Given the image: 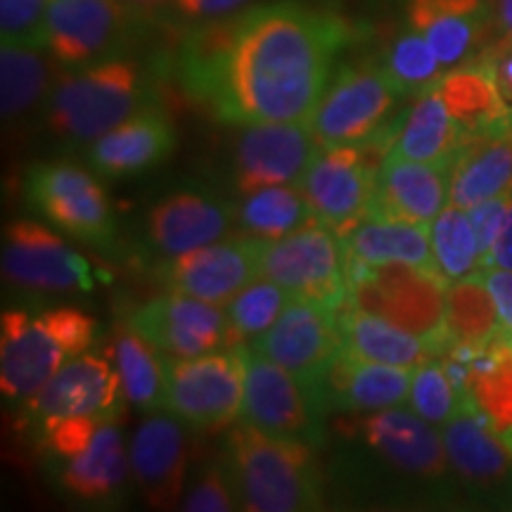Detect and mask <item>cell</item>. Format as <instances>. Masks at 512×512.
<instances>
[{
	"mask_svg": "<svg viewBox=\"0 0 512 512\" xmlns=\"http://www.w3.org/2000/svg\"><path fill=\"white\" fill-rule=\"evenodd\" d=\"M238 128L230 169L240 197L271 185H299L323 147L309 121H261Z\"/></svg>",
	"mask_w": 512,
	"mask_h": 512,
	"instance_id": "obj_16",
	"label": "cell"
},
{
	"mask_svg": "<svg viewBox=\"0 0 512 512\" xmlns=\"http://www.w3.org/2000/svg\"><path fill=\"white\" fill-rule=\"evenodd\" d=\"M181 508L185 512H233L240 510L230 475L223 463V456L214 463L204 465V470L188 484L183 494Z\"/></svg>",
	"mask_w": 512,
	"mask_h": 512,
	"instance_id": "obj_42",
	"label": "cell"
},
{
	"mask_svg": "<svg viewBox=\"0 0 512 512\" xmlns=\"http://www.w3.org/2000/svg\"><path fill=\"white\" fill-rule=\"evenodd\" d=\"M496 27L503 41H512V0H496Z\"/></svg>",
	"mask_w": 512,
	"mask_h": 512,
	"instance_id": "obj_49",
	"label": "cell"
},
{
	"mask_svg": "<svg viewBox=\"0 0 512 512\" xmlns=\"http://www.w3.org/2000/svg\"><path fill=\"white\" fill-rule=\"evenodd\" d=\"M254 3L256 0H171L166 17L183 24V27L195 29L202 24L238 15V12L252 8Z\"/></svg>",
	"mask_w": 512,
	"mask_h": 512,
	"instance_id": "obj_43",
	"label": "cell"
},
{
	"mask_svg": "<svg viewBox=\"0 0 512 512\" xmlns=\"http://www.w3.org/2000/svg\"><path fill=\"white\" fill-rule=\"evenodd\" d=\"M472 403L470 396L460 392V387L448 373L446 363L439 358L420 363L413 370L411 396H408V408L422 420L434 427H444L448 420Z\"/></svg>",
	"mask_w": 512,
	"mask_h": 512,
	"instance_id": "obj_40",
	"label": "cell"
},
{
	"mask_svg": "<svg viewBox=\"0 0 512 512\" xmlns=\"http://www.w3.org/2000/svg\"><path fill=\"white\" fill-rule=\"evenodd\" d=\"M413 370L415 368L363 361L342 351L323 382L328 411L377 413L408 406Z\"/></svg>",
	"mask_w": 512,
	"mask_h": 512,
	"instance_id": "obj_27",
	"label": "cell"
},
{
	"mask_svg": "<svg viewBox=\"0 0 512 512\" xmlns=\"http://www.w3.org/2000/svg\"><path fill=\"white\" fill-rule=\"evenodd\" d=\"M384 155L387 147L377 140L320 147L299 181L316 221L328 226L339 240L373 211L377 169Z\"/></svg>",
	"mask_w": 512,
	"mask_h": 512,
	"instance_id": "obj_10",
	"label": "cell"
},
{
	"mask_svg": "<svg viewBox=\"0 0 512 512\" xmlns=\"http://www.w3.org/2000/svg\"><path fill=\"white\" fill-rule=\"evenodd\" d=\"M337 325L344 354L363 358V361L418 368L430 358H439L437 349L425 337L413 335L375 313L356 309L349 302L337 309Z\"/></svg>",
	"mask_w": 512,
	"mask_h": 512,
	"instance_id": "obj_31",
	"label": "cell"
},
{
	"mask_svg": "<svg viewBox=\"0 0 512 512\" xmlns=\"http://www.w3.org/2000/svg\"><path fill=\"white\" fill-rule=\"evenodd\" d=\"M238 209L209 188H181L166 195L145 219V247L157 259H174L228 238Z\"/></svg>",
	"mask_w": 512,
	"mask_h": 512,
	"instance_id": "obj_21",
	"label": "cell"
},
{
	"mask_svg": "<svg viewBox=\"0 0 512 512\" xmlns=\"http://www.w3.org/2000/svg\"><path fill=\"white\" fill-rule=\"evenodd\" d=\"M292 299L285 287L266 278L254 280L252 285L235 294L226 304L235 344L240 347V344H252L254 339H259L280 318Z\"/></svg>",
	"mask_w": 512,
	"mask_h": 512,
	"instance_id": "obj_39",
	"label": "cell"
},
{
	"mask_svg": "<svg viewBox=\"0 0 512 512\" xmlns=\"http://www.w3.org/2000/svg\"><path fill=\"white\" fill-rule=\"evenodd\" d=\"M261 252V240L247 235L223 238L174 259H164L157 268V278L169 292L226 306L235 294L261 278Z\"/></svg>",
	"mask_w": 512,
	"mask_h": 512,
	"instance_id": "obj_19",
	"label": "cell"
},
{
	"mask_svg": "<svg viewBox=\"0 0 512 512\" xmlns=\"http://www.w3.org/2000/svg\"><path fill=\"white\" fill-rule=\"evenodd\" d=\"M249 347L290 370L320 394L330 368L344 351L337 311L309 299H292L280 318Z\"/></svg>",
	"mask_w": 512,
	"mask_h": 512,
	"instance_id": "obj_17",
	"label": "cell"
},
{
	"mask_svg": "<svg viewBox=\"0 0 512 512\" xmlns=\"http://www.w3.org/2000/svg\"><path fill=\"white\" fill-rule=\"evenodd\" d=\"M245 347V401L240 420L278 439L299 441L313 448L328 444V403L271 358Z\"/></svg>",
	"mask_w": 512,
	"mask_h": 512,
	"instance_id": "obj_8",
	"label": "cell"
},
{
	"mask_svg": "<svg viewBox=\"0 0 512 512\" xmlns=\"http://www.w3.org/2000/svg\"><path fill=\"white\" fill-rule=\"evenodd\" d=\"M98 335L95 320L79 309H10L0 318V389L24 403L72 358L86 354Z\"/></svg>",
	"mask_w": 512,
	"mask_h": 512,
	"instance_id": "obj_5",
	"label": "cell"
},
{
	"mask_svg": "<svg viewBox=\"0 0 512 512\" xmlns=\"http://www.w3.org/2000/svg\"><path fill=\"white\" fill-rule=\"evenodd\" d=\"M121 380L110 358L81 354L57 370L31 399L24 401V418L41 427L57 420L86 418L119 411Z\"/></svg>",
	"mask_w": 512,
	"mask_h": 512,
	"instance_id": "obj_22",
	"label": "cell"
},
{
	"mask_svg": "<svg viewBox=\"0 0 512 512\" xmlns=\"http://www.w3.org/2000/svg\"><path fill=\"white\" fill-rule=\"evenodd\" d=\"M138 29L119 0H50L46 48L72 72L126 55Z\"/></svg>",
	"mask_w": 512,
	"mask_h": 512,
	"instance_id": "obj_14",
	"label": "cell"
},
{
	"mask_svg": "<svg viewBox=\"0 0 512 512\" xmlns=\"http://www.w3.org/2000/svg\"><path fill=\"white\" fill-rule=\"evenodd\" d=\"M27 200L62 233L91 245H110L117 221L93 169L74 162H41L27 171Z\"/></svg>",
	"mask_w": 512,
	"mask_h": 512,
	"instance_id": "obj_13",
	"label": "cell"
},
{
	"mask_svg": "<svg viewBox=\"0 0 512 512\" xmlns=\"http://www.w3.org/2000/svg\"><path fill=\"white\" fill-rule=\"evenodd\" d=\"M238 230L247 238L273 242L316 221L299 185H271L242 195L238 202Z\"/></svg>",
	"mask_w": 512,
	"mask_h": 512,
	"instance_id": "obj_35",
	"label": "cell"
},
{
	"mask_svg": "<svg viewBox=\"0 0 512 512\" xmlns=\"http://www.w3.org/2000/svg\"><path fill=\"white\" fill-rule=\"evenodd\" d=\"M406 22L427 38L446 69L475 60L486 29L484 0H406Z\"/></svg>",
	"mask_w": 512,
	"mask_h": 512,
	"instance_id": "obj_28",
	"label": "cell"
},
{
	"mask_svg": "<svg viewBox=\"0 0 512 512\" xmlns=\"http://www.w3.org/2000/svg\"><path fill=\"white\" fill-rule=\"evenodd\" d=\"M119 413L57 420L41 427V441L53 456L57 484L74 501L110 505L124 498L131 470L119 430Z\"/></svg>",
	"mask_w": 512,
	"mask_h": 512,
	"instance_id": "obj_6",
	"label": "cell"
},
{
	"mask_svg": "<svg viewBox=\"0 0 512 512\" xmlns=\"http://www.w3.org/2000/svg\"><path fill=\"white\" fill-rule=\"evenodd\" d=\"M479 273L494 297L503 332H512V271L510 268H482Z\"/></svg>",
	"mask_w": 512,
	"mask_h": 512,
	"instance_id": "obj_45",
	"label": "cell"
},
{
	"mask_svg": "<svg viewBox=\"0 0 512 512\" xmlns=\"http://www.w3.org/2000/svg\"><path fill=\"white\" fill-rule=\"evenodd\" d=\"M349 297L356 309L375 313L399 328L425 337L439 356L448 354V283L437 273L408 264H361L347 259Z\"/></svg>",
	"mask_w": 512,
	"mask_h": 512,
	"instance_id": "obj_7",
	"label": "cell"
},
{
	"mask_svg": "<svg viewBox=\"0 0 512 512\" xmlns=\"http://www.w3.org/2000/svg\"><path fill=\"white\" fill-rule=\"evenodd\" d=\"M62 67L48 48L0 46V112L3 124H19L43 114Z\"/></svg>",
	"mask_w": 512,
	"mask_h": 512,
	"instance_id": "obj_32",
	"label": "cell"
},
{
	"mask_svg": "<svg viewBox=\"0 0 512 512\" xmlns=\"http://www.w3.org/2000/svg\"><path fill=\"white\" fill-rule=\"evenodd\" d=\"M384 136L389 140L387 155L439 166H453L470 138L448 110L437 83L415 95L413 105L384 126Z\"/></svg>",
	"mask_w": 512,
	"mask_h": 512,
	"instance_id": "obj_26",
	"label": "cell"
},
{
	"mask_svg": "<svg viewBox=\"0 0 512 512\" xmlns=\"http://www.w3.org/2000/svg\"><path fill=\"white\" fill-rule=\"evenodd\" d=\"M482 268H510L512 271V200L508 216H505V223L501 228V235H498L496 245L491 247L489 256L484 259Z\"/></svg>",
	"mask_w": 512,
	"mask_h": 512,
	"instance_id": "obj_47",
	"label": "cell"
},
{
	"mask_svg": "<svg viewBox=\"0 0 512 512\" xmlns=\"http://www.w3.org/2000/svg\"><path fill=\"white\" fill-rule=\"evenodd\" d=\"M437 88L467 136H477V133L501 126L512 117V110L505 105L496 86L489 55L448 69L437 81Z\"/></svg>",
	"mask_w": 512,
	"mask_h": 512,
	"instance_id": "obj_33",
	"label": "cell"
},
{
	"mask_svg": "<svg viewBox=\"0 0 512 512\" xmlns=\"http://www.w3.org/2000/svg\"><path fill=\"white\" fill-rule=\"evenodd\" d=\"M223 463L240 510L309 512L328 503V479L309 444L271 437L240 420L228 430Z\"/></svg>",
	"mask_w": 512,
	"mask_h": 512,
	"instance_id": "obj_3",
	"label": "cell"
},
{
	"mask_svg": "<svg viewBox=\"0 0 512 512\" xmlns=\"http://www.w3.org/2000/svg\"><path fill=\"white\" fill-rule=\"evenodd\" d=\"M349 38V24L330 10L297 0L252 5L188 29L176 79L223 124L309 121Z\"/></svg>",
	"mask_w": 512,
	"mask_h": 512,
	"instance_id": "obj_1",
	"label": "cell"
},
{
	"mask_svg": "<svg viewBox=\"0 0 512 512\" xmlns=\"http://www.w3.org/2000/svg\"><path fill=\"white\" fill-rule=\"evenodd\" d=\"M261 278L285 287L294 299L342 309L349 297L347 254L328 226L313 221L285 238L264 242Z\"/></svg>",
	"mask_w": 512,
	"mask_h": 512,
	"instance_id": "obj_12",
	"label": "cell"
},
{
	"mask_svg": "<svg viewBox=\"0 0 512 512\" xmlns=\"http://www.w3.org/2000/svg\"><path fill=\"white\" fill-rule=\"evenodd\" d=\"M50 0H0V43L46 48Z\"/></svg>",
	"mask_w": 512,
	"mask_h": 512,
	"instance_id": "obj_41",
	"label": "cell"
},
{
	"mask_svg": "<svg viewBox=\"0 0 512 512\" xmlns=\"http://www.w3.org/2000/svg\"><path fill=\"white\" fill-rule=\"evenodd\" d=\"M451 204V166L384 155L375 181V214L425 223Z\"/></svg>",
	"mask_w": 512,
	"mask_h": 512,
	"instance_id": "obj_25",
	"label": "cell"
},
{
	"mask_svg": "<svg viewBox=\"0 0 512 512\" xmlns=\"http://www.w3.org/2000/svg\"><path fill=\"white\" fill-rule=\"evenodd\" d=\"M155 105H162L155 69L121 55L72 72L62 69L43 119L67 145L88 147Z\"/></svg>",
	"mask_w": 512,
	"mask_h": 512,
	"instance_id": "obj_4",
	"label": "cell"
},
{
	"mask_svg": "<svg viewBox=\"0 0 512 512\" xmlns=\"http://www.w3.org/2000/svg\"><path fill=\"white\" fill-rule=\"evenodd\" d=\"M245 347L195 358H166V411L190 430L219 432L242 415Z\"/></svg>",
	"mask_w": 512,
	"mask_h": 512,
	"instance_id": "obj_9",
	"label": "cell"
},
{
	"mask_svg": "<svg viewBox=\"0 0 512 512\" xmlns=\"http://www.w3.org/2000/svg\"><path fill=\"white\" fill-rule=\"evenodd\" d=\"M3 278L31 294L88 292L95 285L91 261L53 228L31 219L12 221L3 230Z\"/></svg>",
	"mask_w": 512,
	"mask_h": 512,
	"instance_id": "obj_15",
	"label": "cell"
},
{
	"mask_svg": "<svg viewBox=\"0 0 512 512\" xmlns=\"http://www.w3.org/2000/svg\"><path fill=\"white\" fill-rule=\"evenodd\" d=\"M446 332L451 347H489L503 325L482 273L451 283L446 290Z\"/></svg>",
	"mask_w": 512,
	"mask_h": 512,
	"instance_id": "obj_36",
	"label": "cell"
},
{
	"mask_svg": "<svg viewBox=\"0 0 512 512\" xmlns=\"http://www.w3.org/2000/svg\"><path fill=\"white\" fill-rule=\"evenodd\" d=\"M510 200H512V190L503 192V195H498V197H491V200L479 202V204H475V207L467 209V214H470V221H472V226H475V233H477L479 252H482V264H484L486 256H489L491 247L496 245L498 235H501L505 216H508V209H510Z\"/></svg>",
	"mask_w": 512,
	"mask_h": 512,
	"instance_id": "obj_44",
	"label": "cell"
},
{
	"mask_svg": "<svg viewBox=\"0 0 512 512\" xmlns=\"http://www.w3.org/2000/svg\"><path fill=\"white\" fill-rule=\"evenodd\" d=\"M174 147V121L155 105L88 145V166L102 178H131L162 164Z\"/></svg>",
	"mask_w": 512,
	"mask_h": 512,
	"instance_id": "obj_24",
	"label": "cell"
},
{
	"mask_svg": "<svg viewBox=\"0 0 512 512\" xmlns=\"http://www.w3.org/2000/svg\"><path fill=\"white\" fill-rule=\"evenodd\" d=\"M498 339H501L505 347L512 351V332H501V337H498Z\"/></svg>",
	"mask_w": 512,
	"mask_h": 512,
	"instance_id": "obj_50",
	"label": "cell"
},
{
	"mask_svg": "<svg viewBox=\"0 0 512 512\" xmlns=\"http://www.w3.org/2000/svg\"><path fill=\"white\" fill-rule=\"evenodd\" d=\"M512 190V117L467 138L451 166V204L470 209Z\"/></svg>",
	"mask_w": 512,
	"mask_h": 512,
	"instance_id": "obj_29",
	"label": "cell"
},
{
	"mask_svg": "<svg viewBox=\"0 0 512 512\" xmlns=\"http://www.w3.org/2000/svg\"><path fill=\"white\" fill-rule=\"evenodd\" d=\"M448 465L479 501H512V444L475 403L441 427Z\"/></svg>",
	"mask_w": 512,
	"mask_h": 512,
	"instance_id": "obj_20",
	"label": "cell"
},
{
	"mask_svg": "<svg viewBox=\"0 0 512 512\" xmlns=\"http://www.w3.org/2000/svg\"><path fill=\"white\" fill-rule=\"evenodd\" d=\"M344 254L361 264H408L437 273L432 254V233L425 223L370 214L342 238ZM439 275V273H437Z\"/></svg>",
	"mask_w": 512,
	"mask_h": 512,
	"instance_id": "obj_30",
	"label": "cell"
},
{
	"mask_svg": "<svg viewBox=\"0 0 512 512\" xmlns=\"http://www.w3.org/2000/svg\"><path fill=\"white\" fill-rule=\"evenodd\" d=\"M119 3L124 5L128 15L143 27V24L150 22V19L164 17L166 10H169L171 0H119Z\"/></svg>",
	"mask_w": 512,
	"mask_h": 512,
	"instance_id": "obj_48",
	"label": "cell"
},
{
	"mask_svg": "<svg viewBox=\"0 0 512 512\" xmlns=\"http://www.w3.org/2000/svg\"><path fill=\"white\" fill-rule=\"evenodd\" d=\"M128 325L166 358H195L238 347L226 306L188 294L169 292L150 299L131 313Z\"/></svg>",
	"mask_w": 512,
	"mask_h": 512,
	"instance_id": "obj_18",
	"label": "cell"
},
{
	"mask_svg": "<svg viewBox=\"0 0 512 512\" xmlns=\"http://www.w3.org/2000/svg\"><path fill=\"white\" fill-rule=\"evenodd\" d=\"M491 67H494L496 86L501 91L505 105L512 110V41H503L494 53H489Z\"/></svg>",
	"mask_w": 512,
	"mask_h": 512,
	"instance_id": "obj_46",
	"label": "cell"
},
{
	"mask_svg": "<svg viewBox=\"0 0 512 512\" xmlns=\"http://www.w3.org/2000/svg\"><path fill=\"white\" fill-rule=\"evenodd\" d=\"M403 100L377 60L344 64L325 88L309 124L323 147L361 145L392 121Z\"/></svg>",
	"mask_w": 512,
	"mask_h": 512,
	"instance_id": "obj_11",
	"label": "cell"
},
{
	"mask_svg": "<svg viewBox=\"0 0 512 512\" xmlns=\"http://www.w3.org/2000/svg\"><path fill=\"white\" fill-rule=\"evenodd\" d=\"M131 470L145 501L155 510L181 508L188 482V425L171 411L145 415L131 439Z\"/></svg>",
	"mask_w": 512,
	"mask_h": 512,
	"instance_id": "obj_23",
	"label": "cell"
},
{
	"mask_svg": "<svg viewBox=\"0 0 512 512\" xmlns=\"http://www.w3.org/2000/svg\"><path fill=\"white\" fill-rule=\"evenodd\" d=\"M110 354L128 406L143 415L166 411V356L162 351L126 325L114 335Z\"/></svg>",
	"mask_w": 512,
	"mask_h": 512,
	"instance_id": "obj_34",
	"label": "cell"
},
{
	"mask_svg": "<svg viewBox=\"0 0 512 512\" xmlns=\"http://www.w3.org/2000/svg\"><path fill=\"white\" fill-rule=\"evenodd\" d=\"M430 233L434 266L444 283H458L482 271V252L467 209L448 204L434 219Z\"/></svg>",
	"mask_w": 512,
	"mask_h": 512,
	"instance_id": "obj_38",
	"label": "cell"
},
{
	"mask_svg": "<svg viewBox=\"0 0 512 512\" xmlns=\"http://www.w3.org/2000/svg\"><path fill=\"white\" fill-rule=\"evenodd\" d=\"M325 475L351 505H411L446 501L453 470L444 437L411 408L347 413L332 425Z\"/></svg>",
	"mask_w": 512,
	"mask_h": 512,
	"instance_id": "obj_2",
	"label": "cell"
},
{
	"mask_svg": "<svg viewBox=\"0 0 512 512\" xmlns=\"http://www.w3.org/2000/svg\"><path fill=\"white\" fill-rule=\"evenodd\" d=\"M377 62L382 64V69L392 79L394 86L399 88L403 98L427 91L448 72L430 43H427V38L408 22L399 31H394V36L384 43Z\"/></svg>",
	"mask_w": 512,
	"mask_h": 512,
	"instance_id": "obj_37",
	"label": "cell"
}]
</instances>
